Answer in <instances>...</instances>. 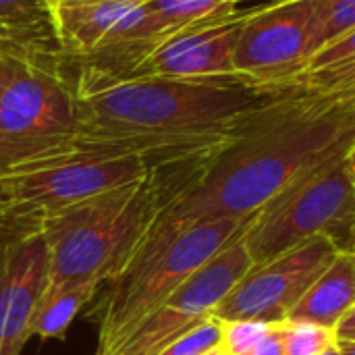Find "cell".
<instances>
[{"instance_id": "26", "label": "cell", "mask_w": 355, "mask_h": 355, "mask_svg": "<svg viewBox=\"0 0 355 355\" xmlns=\"http://www.w3.org/2000/svg\"><path fill=\"white\" fill-rule=\"evenodd\" d=\"M210 355H223V354H220V349H218V352H214V354H210Z\"/></svg>"}, {"instance_id": "24", "label": "cell", "mask_w": 355, "mask_h": 355, "mask_svg": "<svg viewBox=\"0 0 355 355\" xmlns=\"http://www.w3.org/2000/svg\"><path fill=\"white\" fill-rule=\"evenodd\" d=\"M320 355H343V354H341V349H339L337 345H333V347H329L327 352H322Z\"/></svg>"}, {"instance_id": "4", "label": "cell", "mask_w": 355, "mask_h": 355, "mask_svg": "<svg viewBox=\"0 0 355 355\" xmlns=\"http://www.w3.org/2000/svg\"><path fill=\"white\" fill-rule=\"evenodd\" d=\"M248 220L196 225L156 223L127 266L106 281L92 318L98 327V354L108 355L139 322L168 300L202 264L235 239Z\"/></svg>"}, {"instance_id": "13", "label": "cell", "mask_w": 355, "mask_h": 355, "mask_svg": "<svg viewBox=\"0 0 355 355\" xmlns=\"http://www.w3.org/2000/svg\"><path fill=\"white\" fill-rule=\"evenodd\" d=\"M0 52L33 67L62 71L52 8L44 0H0Z\"/></svg>"}, {"instance_id": "17", "label": "cell", "mask_w": 355, "mask_h": 355, "mask_svg": "<svg viewBox=\"0 0 355 355\" xmlns=\"http://www.w3.org/2000/svg\"><path fill=\"white\" fill-rule=\"evenodd\" d=\"M283 355H320L335 345L331 329L312 324V322H279Z\"/></svg>"}, {"instance_id": "20", "label": "cell", "mask_w": 355, "mask_h": 355, "mask_svg": "<svg viewBox=\"0 0 355 355\" xmlns=\"http://www.w3.org/2000/svg\"><path fill=\"white\" fill-rule=\"evenodd\" d=\"M335 345H355V306L343 312L333 324Z\"/></svg>"}, {"instance_id": "27", "label": "cell", "mask_w": 355, "mask_h": 355, "mask_svg": "<svg viewBox=\"0 0 355 355\" xmlns=\"http://www.w3.org/2000/svg\"><path fill=\"white\" fill-rule=\"evenodd\" d=\"M235 2H237V0H235Z\"/></svg>"}, {"instance_id": "12", "label": "cell", "mask_w": 355, "mask_h": 355, "mask_svg": "<svg viewBox=\"0 0 355 355\" xmlns=\"http://www.w3.org/2000/svg\"><path fill=\"white\" fill-rule=\"evenodd\" d=\"M48 277V252L35 229H17L0 245V355H19Z\"/></svg>"}, {"instance_id": "22", "label": "cell", "mask_w": 355, "mask_h": 355, "mask_svg": "<svg viewBox=\"0 0 355 355\" xmlns=\"http://www.w3.org/2000/svg\"><path fill=\"white\" fill-rule=\"evenodd\" d=\"M243 355H283L281 335H279V322L275 324V329L264 339H260L252 349H248Z\"/></svg>"}, {"instance_id": "2", "label": "cell", "mask_w": 355, "mask_h": 355, "mask_svg": "<svg viewBox=\"0 0 355 355\" xmlns=\"http://www.w3.org/2000/svg\"><path fill=\"white\" fill-rule=\"evenodd\" d=\"M355 148V92L297 85L258 110L166 191L156 223L248 220L289 183Z\"/></svg>"}, {"instance_id": "15", "label": "cell", "mask_w": 355, "mask_h": 355, "mask_svg": "<svg viewBox=\"0 0 355 355\" xmlns=\"http://www.w3.org/2000/svg\"><path fill=\"white\" fill-rule=\"evenodd\" d=\"M355 306V256L341 250L327 270L310 285L285 320L333 329L337 318Z\"/></svg>"}, {"instance_id": "9", "label": "cell", "mask_w": 355, "mask_h": 355, "mask_svg": "<svg viewBox=\"0 0 355 355\" xmlns=\"http://www.w3.org/2000/svg\"><path fill=\"white\" fill-rule=\"evenodd\" d=\"M318 48L314 2L285 0L250 12L233 50V69L262 85L295 83Z\"/></svg>"}, {"instance_id": "10", "label": "cell", "mask_w": 355, "mask_h": 355, "mask_svg": "<svg viewBox=\"0 0 355 355\" xmlns=\"http://www.w3.org/2000/svg\"><path fill=\"white\" fill-rule=\"evenodd\" d=\"M339 252L341 248L331 237L316 235L268 262L252 264L212 316L218 320H285Z\"/></svg>"}, {"instance_id": "25", "label": "cell", "mask_w": 355, "mask_h": 355, "mask_svg": "<svg viewBox=\"0 0 355 355\" xmlns=\"http://www.w3.org/2000/svg\"><path fill=\"white\" fill-rule=\"evenodd\" d=\"M44 2H46V4H48L50 8H54L56 4H60V2H64V0H44Z\"/></svg>"}, {"instance_id": "8", "label": "cell", "mask_w": 355, "mask_h": 355, "mask_svg": "<svg viewBox=\"0 0 355 355\" xmlns=\"http://www.w3.org/2000/svg\"><path fill=\"white\" fill-rule=\"evenodd\" d=\"M252 268L241 233L202 264L168 300L148 314L108 355H156L214 314L235 283Z\"/></svg>"}, {"instance_id": "14", "label": "cell", "mask_w": 355, "mask_h": 355, "mask_svg": "<svg viewBox=\"0 0 355 355\" xmlns=\"http://www.w3.org/2000/svg\"><path fill=\"white\" fill-rule=\"evenodd\" d=\"M141 0H64L52 8L62 58L98 50Z\"/></svg>"}, {"instance_id": "11", "label": "cell", "mask_w": 355, "mask_h": 355, "mask_svg": "<svg viewBox=\"0 0 355 355\" xmlns=\"http://www.w3.org/2000/svg\"><path fill=\"white\" fill-rule=\"evenodd\" d=\"M262 6L237 2L235 8L206 17L175 35L166 37L127 73L114 79L133 77H166L191 79L212 75H235L233 50L237 46L241 27L250 12ZM102 75V73H100Z\"/></svg>"}, {"instance_id": "16", "label": "cell", "mask_w": 355, "mask_h": 355, "mask_svg": "<svg viewBox=\"0 0 355 355\" xmlns=\"http://www.w3.org/2000/svg\"><path fill=\"white\" fill-rule=\"evenodd\" d=\"M100 285L87 281L73 285L48 300H40L29 322V337H40L42 341H62L77 314L96 297Z\"/></svg>"}, {"instance_id": "1", "label": "cell", "mask_w": 355, "mask_h": 355, "mask_svg": "<svg viewBox=\"0 0 355 355\" xmlns=\"http://www.w3.org/2000/svg\"><path fill=\"white\" fill-rule=\"evenodd\" d=\"M73 154L139 156L162 185L229 141L258 110L302 83L262 85L243 75L114 79L77 67Z\"/></svg>"}, {"instance_id": "21", "label": "cell", "mask_w": 355, "mask_h": 355, "mask_svg": "<svg viewBox=\"0 0 355 355\" xmlns=\"http://www.w3.org/2000/svg\"><path fill=\"white\" fill-rule=\"evenodd\" d=\"M27 67H33V64H27V62H23V60H19V58H15V56H8V54H2V52H0V96H2V92L8 87V83H10L21 71H25Z\"/></svg>"}, {"instance_id": "7", "label": "cell", "mask_w": 355, "mask_h": 355, "mask_svg": "<svg viewBox=\"0 0 355 355\" xmlns=\"http://www.w3.org/2000/svg\"><path fill=\"white\" fill-rule=\"evenodd\" d=\"M148 173V164L133 154H69L0 177V212L23 229L46 214L133 183Z\"/></svg>"}, {"instance_id": "18", "label": "cell", "mask_w": 355, "mask_h": 355, "mask_svg": "<svg viewBox=\"0 0 355 355\" xmlns=\"http://www.w3.org/2000/svg\"><path fill=\"white\" fill-rule=\"evenodd\" d=\"M322 46L355 31V0H312Z\"/></svg>"}, {"instance_id": "3", "label": "cell", "mask_w": 355, "mask_h": 355, "mask_svg": "<svg viewBox=\"0 0 355 355\" xmlns=\"http://www.w3.org/2000/svg\"><path fill=\"white\" fill-rule=\"evenodd\" d=\"M158 177H146L92 196L33 220L48 252V277L40 300L79 283L100 287L114 279L146 241L162 210Z\"/></svg>"}, {"instance_id": "5", "label": "cell", "mask_w": 355, "mask_h": 355, "mask_svg": "<svg viewBox=\"0 0 355 355\" xmlns=\"http://www.w3.org/2000/svg\"><path fill=\"white\" fill-rule=\"evenodd\" d=\"M355 218V148L308 171L256 214L241 231L252 264H262L300 245L327 235L341 250L352 248Z\"/></svg>"}, {"instance_id": "19", "label": "cell", "mask_w": 355, "mask_h": 355, "mask_svg": "<svg viewBox=\"0 0 355 355\" xmlns=\"http://www.w3.org/2000/svg\"><path fill=\"white\" fill-rule=\"evenodd\" d=\"M275 324L264 320H220V354L243 355L264 339Z\"/></svg>"}, {"instance_id": "23", "label": "cell", "mask_w": 355, "mask_h": 355, "mask_svg": "<svg viewBox=\"0 0 355 355\" xmlns=\"http://www.w3.org/2000/svg\"><path fill=\"white\" fill-rule=\"evenodd\" d=\"M237 2H254L258 6H268V4H277V2H285V0H237Z\"/></svg>"}, {"instance_id": "6", "label": "cell", "mask_w": 355, "mask_h": 355, "mask_svg": "<svg viewBox=\"0 0 355 355\" xmlns=\"http://www.w3.org/2000/svg\"><path fill=\"white\" fill-rule=\"evenodd\" d=\"M77 129L64 73L27 67L0 96V177L73 154Z\"/></svg>"}]
</instances>
